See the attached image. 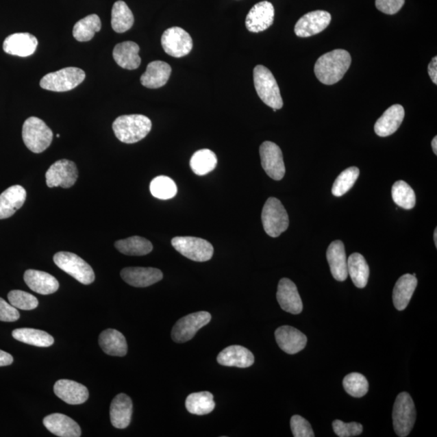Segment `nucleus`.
<instances>
[{"label":"nucleus","mask_w":437,"mask_h":437,"mask_svg":"<svg viewBox=\"0 0 437 437\" xmlns=\"http://www.w3.org/2000/svg\"><path fill=\"white\" fill-rule=\"evenodd\" d=\"M164 52L175 58L184 57L192 50L193 40L190 35L179 27H172L164 31L162 37Z\"/></svg>","instance_id":"nucleus-12"},{"label":"nucleus","mask_w":437,"mask_h":437,"mask_svg":"<svg viewBox=\"0 0 437 437\" xmlns=\"http://www.w3.org/2000/svg\"><path fill=\"white\" fill-rule=\"evenodd\" d=\"M12 336L18 341L39 347H49L55 342L51 334L37 329H16L12 332Z\"/></svg>","instance_id":"nucleus-34"},{"label":"nucleus","mask_w":437,"mask_h":437,"mask_svg":"<svg viewBox=\"0 0 437 437\" xmlns=\"http://www.w3.org/2000/svg\"><path fill=\"white\" fill-rule=\"evenodd\" d=\"M121 277L131 286L146 288L162 280L163 273L153 267H127L122 270Z\"/></svg>","instance_id":"nucleus-16"},{"label":"nucleus","mask_w":437,"mask_h":437,"mask_svg":"<svg viewBox=\"0 0 437 437\" xmlns=\"http://www.w3.org/2000/svg\"><path fill=\"white\" fill-rule=\"evenodd\" d=\"M262 168L272 179H283L285 172L282 151L275 142L266 141L262 142L260 149Z\"/></svg>","instance_id":"nucleus-13"},{"label":"nucleus","mask_w":437,"mask_h":437,"mask_svg":"<svg viewBox=\"0 0 437 437\" xmlns=\"http://www.w3.org/2000/svg\"><path fill=\"white\" fill-rule=\"evenodd\" d=\"M43 425L47 429L57 436L79 437L82 429L73 419L64 414L55 413L44 418Z\"/></svg>","instance_id":"nucleus-21"},{"label":"nucleus","mask_w":437,"mask_h":437,"mask_svg":"<svg viewBox=\"0 0 437 437\" xmlns=\"http://www.w3.org/2000/svg\"><path fill=\"white\" fill-rule=\"evenodd\" d=\"M22 138L27 149L34 153H41L51 145L53 132L42 119L30 117L22 127Z\"/></svg>","instance_id":"nucleus-4"},{"label":"nucleus","mask_w":437,"mask_h":437,"mask_svg":"<svg viewBox=\"0 0 437 437\" xmlns=\"http://www.w3.org/2000/svg\"><path fill=\"white\" fill-rule=\"evenodd\" d=\"M276 297L281 309L285 312L292 314L301 313L303 310L301 298L296 284L292 280L284 278L279 281Z\"/></svg>","instance_id":"nucleus-17"},{"label":"nucleus","mask_w":437,"mask_h":437,"mask_svg":"<svg viewBox=\"0 0 437 437\" xmlns=\"http://www.w3.org/2000/svg\"><path fill=\"white\" fill-rule=\"evenodd\" d=\"M8 299L12 306L22 310H33L38 306L37 298L21 290H12L8 293Z\"/></svg>","instance_id":"nucleus-43"},{"label":"nucleus","mask_w":437,"mask_h":437,"mask_svg":"<svg viewBox=\"0 0 437 437\" xmlns=\"http://www.w3.org/2000/svg\"><path fill=\"white\" fill-rule=\"evenodd\" d=\"M53 262L62 271L73 276L79 283L88 285L95 282V274L92 266L77 254L61 251L53 256Z\"/></svg>","instance_id":"nucleus-7"},{"label":"nucleus","mask_w":437,"mask_h":437,"mask_svg":"<svg viewBox=\"0 0 437 437\" xmlns=\"http://www.w3.org/2000/svg\"><path fill=\"white\" fill-rule=\"evenodd\" d=\"M150 191L155 198L166 200L175 197L177 188L175 182L171 177L159 176L151 181Z\"/></svg>","instance_id":"nucleus-40"},{"label":"nucleus","mask_w":437,"mask_h":437,"mask_svg":"<svg viewBox=\"0 0 437 437\" xmlns=\"http://www.w3.org/2000/svg\"><path fill=\"white\" fill-rule=\"evenodd\" d=\"M114 247L120 253L128 256L147 255L153 251V249L150 240L138 236L119 240L114 243Z\"/></svg>","instance_id":"nucleus-33"},{"label":"nucleus","mask_w":437,"mask_h":437,"mask_svg":"<svg viewBox=\"0 0 437 437\" xmlns=\"http://www.w3.org/2000/svg\"><path fill=\"white\" fill-rule=\"evenodd\" d=\"M405 0H376L375 5L379 11L387 15H395L401 10Z\"/></svg>","instance_id":"nucleus-46"},{"label":"nucleus","mask_w":437,"mask_h":437,"mask_svg":"<svg viewBox=\"0 0 437 437\" xmlns=\"http://www.w3.org/2000/svg\"><path fill=\"white\" fill-rule=\"evenodd\" d=\"M429 75L432 79V82L435 84H437V57L435 56L434 59L432 60L429 68Z\"/></svg>","instance_id":"nucleus-48"},{"label":"nucleus","mask_w":437,"mask_h":437,"mask_svg":"<svg viewBox=\"0 0 437 437\" xmlns=\"http://www.w3.org/2000/svg\"><path fill=\"white\" fill-rule=\"evenodd\" d=\"M13 363L12 355L3 350H0V367L8 366Z\"/></svg>","instance_id":"nucleus-49"},{"label":"nucleus","mask_w":437,"mask_h":437,"mask_svg":"<svg viewBox=\"0 0 437 437\" xmlns=\"http://www.w3.org/2000/svg\"><path fill=\"white\" fill-rule=\"evenodd\" d=\"M253 83L258 97L266 105L275 110L282 109L284 101L277 82L269 68L256 66L253 69Z\"/></svg>","instance_id":"nucleus-3"},{"label":"nucleus","mask_w":437,"mask_h":437,"mask_svg":"<svg viewBox=\"0 0 437 437\" xmlns=\"http://www.w3.org/2000/svg\"><path fill=\"white\" fill-rule=\"evenodd\" d=\"M418 281L416 276L405 274L397 281L393 291V302L397 310L403 311L409 305Z\"/></svg>","instance_id":"nucleus-30"},{"label":"nucleus","mask_w":437,"mask_h":437,"mask_svg":"<svg viewBox=\"0 0 437 437\" xmlns=\"http://www.w3.org/2000/svg\"><path fill=\"white\" fill-rule=\"evenodd\" d=\"M20 319L19 312L10 303L0 297V321L2 322L13 323Z\"/></svg>","instance_id":"nucleus-47"},{"label":"nucleus","mask_w":437,"mask_h":437,"mask_svg":"<svg viewBox=\"0 0 437 437\" xmlns=\"http://www.w3.org/2000/svg\"><path fill=\"white\" fill-rule=\"evenodd\" d=\"M101 29V22L99 16L92 14L83 18L74 25L73 37L78 42L90 41L96 33Z\"/></svg>","instance_id":"nucleus-37"},{"label":"nucleus","mask_w":437,"mask_h":437,"mask_svg":"<svg viewBox=\"0 0 437 437\" xmlns=\"http://www.w3.org/2000/svg\"><path fill=\"white\" fill-rule=\"evenodd\" d=\"M405 117V110L401 105H394L387 109L374 126V131L380 137L393 135L402 124Z\"/></svg>","instance_id":"nucleus-25"},{"label":"nucleus","mask_w":437,"mask_h":437,"mask_svg":"<svg viewBox=\"0 0 437 437\" xmlns=\"http://www.w3.org/2000/svg\"><path fill=\"white\" fill-rule=\"evenodd\" d=\"M434 242L436 245V247H437V229H436L434 231Z\"/></svg>","instance_id":"nucleus-51"},{"label":"nucleus","mask_w":437,"mask_h":437,"mask_svg":"<svg viewBox=\"0 0 437 437\" xmlns=\"http://www.w3.org/2000/svg\"><path fill=\"white\" fill-rule=\"evenodd\" d=\"M133 13L127 3L121 1L115 2L111 15V25L116 33L123 34L132 29L134 25Z\"/></svg>","instance_id":"nucleus-36"},{"label":"nucleus","mask_w":437,"mask_h":437,"mask_svg":"<svg viewBox=\"0 0 437 437\" xmlns=\"http://www.w3.org/2000/svg\"><path fill=\"white\" fill-rule=\"evenodd\" d=\"M25 282L32 291L42 295L55 293L60 288L59 281L47 272L27 270L24 275Z\"/></svg>","instance_id":"nucleus-27"},{"label":"nucleus","mask_w":437,"mask_h":437,"mask_svg":"<svg viewBox=\"0 0 437 437\" xmlns=\"http://www.w3.org/2000/svg\"><path fill=\"white\" fill-rule=\"evenodd\" d=\"M171 73V66L167 62H151L145 73L142 75L140 82L142 86L148 88H162L167 84Z\"/></svg>","instance_id":"nucleus-28"},{"label":"nucleus","mask_w":437,"mask_h":437,"mask_svg":"<svg viewBox=\"0 0 437 437\" xmlns=\"http://www.w3.org/2000/svg\"><path fill=\"white\" fill-rule=\"evenodd\" d=\"M263 229L271 238H278L288 229L289 218L284 205L276 198H269L262 212Z\"/></svg>","instance_id":"nucleus-5"},{"label":"nucleus","mask_w":437,"mask_h":437,"mask_svg":"<svg viewBox=\"0 0 437 437\" xmlns=\"http://www.w3.org/2000/svg\"><path fill=\"white\" fill-rule=\"evenodd\" d=\"M392 198L399 207L412 209L416 206V197L414 190L404 181L396 182L392 187Z\"/></svg>","instance_id":"nucleus-39"},{"label":"nucleus","mask_w":437,"mask_h":437,"mask_svg":"<svg viewBox=\"0 0 437 437\" xmlns=\"http://www.w3.org/2000/svg\"><path fill=\"white\" fill-rule=\"evenodd\" d=\"M347 271L355 287H366L369 277V266L363 255L359 253H352L347 260Z\"/></svg>","instance_id":"nucleus-32"},{"label":"nucleus","mask_w":437,"mask_h":437,"mask_svg":"<svg viewBox=\"0 0 437 437\" xmlns=\"http://www.w3.org/2000/svg\"><path fill=\"white\" fill-rule=\"evenodd\" d=\"M416 420V411L411 395L403 392L397 397L393 410V425L395 434L408 436Z\"/></svg>","instance_id":"nucleus-8"},{"label":"nucleus","mask_w":437,"mask_h":437,"mask_svg":"<svg viewBox=\"0 0 437 437\" xmlns=\"http://www.w3.org/2000/svg\"><path fill=\"white\" fill-rule=\"evenodd\" d=\"M86 77L82 69L65 68L45 75L40 82V86L48 91L68 92L79 86Z\"/></svg>","instance_id":"nucleus-6"},{"label":"nucleus","mask_w":437,"mask_h":437,"mask_svg":"<svg viewBox=\"0 0 437 437\" xmlns=\"http://www.w3.org/2000/svg\"><path fill=\"white\" fill-rule=\"evenodd\" d=\"M99 345L105 353L112 356H125L127 353L126 338L121 332L114 329H107L101 333Z\"/></svg>","instance_id":"nucleus-31"},{"label":"nucleus","mask_w":437,"mask_h":437,"mask_svg":"<svg viewBox=\"0 0 437 437\" xmlns=\"http://www.w3.org/2000/svg\"><path fill=\"white\" fill-rule=\"evenodd\" d=\"M217 361L224 366L245 369L252 366L254 356L251 351L242 346L232 345L218 355Z\"/></svg>","instance_id":"nucleus-23"},{"label":"nucleus","mask_w":437,"mask_h":437,"mask_svg":"<svg viewBox=\"0 0 437 437\" xmlns=\"http://www.w3.org/2000/svg\"><path fill=\"white\" fill-rule=\"evenodd\" d=\"M275 8L269 1H262L254 5L249 12L245 26L249 32L260 33L273 24Z\"/></svg>","instance_id":"nucleus-15"},{"label":"nucleus","mask_w":437,"mask_h":437,"mask_svg":"<svg viewBox=\"0 0 437 437\" xmlns=\"http://www.w3.org/2000/svg\"><path fill=\"white\" fill-rule=\"evenodd\" d=\"M151 130V120L142 114L120 116L113 123L116 137L125 144H135L145 139Z\"/></svg>","instance_id":"nucleus-2"},{"label":"nucleus","mask_w":437,"mask_h":437,"mask_svg":"<svg viewBox=\"0 0 437 437\" xmlns=\"http://www.w3.org/2000/svg\"><path fill=\"white\" fill-rule=\"evenodd\" d=\"M291 429L295 437H314V432L312 429L310 423L305 418L300 416H293L291 419Z\"/></svg>","instance_id":"nucleus-45"},{"label":"nucleus","mask_w":437,"mask_h":437,"mask_svg":"<svg viewBox=\"0 0 437 437\" xmlns=\"http://www.w3.org/2000/svg\"><path fill=\"white\" fill-rule=\"evenodd\" d=\"M351 64L349 52L345 50H334L325 53L316 60L314 73L321 83L332 86L345 77Z\"/></svg>","instance_id":"nucleus-1"},{"label":"nucleus","mask_w":437,"mask_h":437,"mask_svg":"<svg viewBox=\"0 0 437 437\" xmlns=\"http://www.w3.org/2000/svg\"><path fill=\"white\" fill-rule=\"evenodd\" d=\"M432 148L435 155H437V137L436 136H435L434 139L432 140Z\"/></svg>","instance_id":"nucleus-50"},{"label":"nucleus","mask_w":437,"mask_h":437,"mask_svg":"<svg viewBox=\"0 0 437 437\" xmlns=\"http://www.w3.org/2000/svg\"><path fill=\"white\" fill-rule=\"evenodd\" d=\"M332 21L331 13L318 10L301 16L295 25V34L300 38H309L327 28Z\"/></svg>","instance_id":"nucleus-14"},{"label":"nucleus","mask_w":437,"mask_h":437,"mask_svg":"<svg viewBox=\"0 0 437 437\" xmlns=\"http://www.w3.org/2000/svg\"><path fill=\"white\" fill-rule=\"evenodd\" d=\"M56 136H57V138H60V134H58V135Z\"/></svg>","instance_id":"nucleus-52"},{"label":"nucleus","mask_w":437,"mask_h":437,"mask_svg":"<svg viewBox=\"0 0 437 437\" xmlns=\"http://www.w3.org/2000/svg\"><path fill=\"white\" fill-rule=\"evenodd\" d=\"M342 386L347 393L355 398H361L369 391L366 377L358 373H352L347 375L343 379Z\"/></svg>","instance_id":"nucleus-42"},{"label":"nucleus","mask_w":437,"mask_h":437,"mask_svg":"<svg viewBox=\"0 0 437 437\" xmlns=\"http://www.w3.org/2000/svg\"><path fill=\"white\" fill-rule=\"evenodd\" d=\"M53 392L64 402L71 405H79L86 402L89 393L86 386L74 381L62 379L55 382Z\"/></svg>","instance_id":"nucleus-20"},{"label":"nucleus","mask_w":437,"mask_h":437,"mask_svg":"<svg viewBox=\"0 0 437 437\" xmlns=\"http://www.w3.org/2000/svg\"><path fill=\"white\" fill-rule=\"evenodd\" d=\"M334 434L340 437H352L360 436L363 432V426L359 423H345L334 421L332 423Z\"/></svg>","instance_id":"nucleus-44"},{"label":"nucleus","mask_w":437,"mask_h":437,"mask_svg":"<svg viewBox=\"0 0 437 437\" xmlns=\"http://www.w3.org/2000/svg\"><path fill=\"white\" fill-rule=\"evenodd\" d=\"M190 168L195 175L203 176L212 172L217 166L216 155L209 149H201L190 159Z\"/></svg>","instance_id":"nucleus-38"},{"label":"nucleus","mask_w":437,"mask_h":437,"mask_svg":"<svg viewBox=\"0 0 437 437\" xmlns=\"http://www.w3.org/2000/svg\"><path fill=\"white\" fill-rule=\"evenodd\" d=\"M78 169L77 164L71 160L62 159L53 163L46 173L47 185L62 188H71L77 181Z\"/></svg>","instance_id":"nucleus-11"},{"label":"nucleus","mask_w":437,"mask_h":437,"mask_svg":"<svg viewBox=\"0 0 437 437\" xmlns=\"http://www.w3.org/2000/svg\"><path fill=\"white\" fill-rule=\"evenodd\" d=\"M216 403L210 392L203 391L190 394L186 399V408L190 414L204 416L215 409Z\"/></svg>","instance_id":"nucleus-35"},{"label":"nucleus","mask_w":437,"mask_h":437,"mask_svg":"<svg viewBox=\"0 0 437 437\" xmlns=\"http://www.w3.org/2000/svg\"><path fill=\"white\" fill-rule=\"evenodd\" d=\"M212 315L206 311L196 312L178 320L173 327L172 340L177 343L188 342L200 329L211 322Z\"/></svg>","instance_id":"nucleus-10"},{"label":"nucleus","mask_w":437,"mask_h":437,"mask_svg":"<svg viewBox=\"0 0 437 437\" xmlns=\"http://www.w3.org/2000/svg\"><path fill=\"white\" fill-rule=\"evenodd\" d=\"M360 175V169L350 167L342 171L340 176L334 181L332 187V194L336 197H341L349 191L355 184Z\"/></svg>","instance_id":"nucleus-41"},{"label":"nucleus","mask_w":437,"mask_h":437,"mask_svg":"<svg viewBox=\"0 0 437 437\" xmlns=\"http://www.w3.org/2000/svg\"><path fill=\"white\" fill-rule=\"evenodd\" d=\"M26 190L19 185L9 187L0 195V220L12 216L23 207Z\"/></svg>","instance_id":"nucleus-24"},{"label":"nucleus","mask_w":437,"mask_h":437,"mask_svg":"<svg viewBox=\"0 0 437 437\" xmlns=\"http://www.w3.org/2000/svg\"><path fill=\"white\" fill-rule=\"evenodd\" d=\"M172 245L182 255L195 262L209 261L214 253L210 242L195 236H176L172 240Z\"/></svg>","instance_id":"nucleus-9"},{"label":"nucleus","mask_w":437,"mask_h":437,"mask_svg":"<svg viewBox=\"0 0 437 437\" xmlns=\"http://www.w3.org/2000/svg\"><path fill=\"white\" fill-rule=\"evenodd\" d=\"M38 39L29 33L9 35L4 40L3 49L8 55L28 57L34 55L38 47Z\"/></svg>","instance_id":"nucleus-18"},{"label":"nucleus","mask_w":437,"mask_h":437,"mask_svg":"<svg viewBox=\"0 0 437 437\" xmlns=\"http://www.w3.org/2000/svg\"><path fill=\"white\" fill-rule=\"evenodd\" d=\"M275 336L280 349L289 355L298 353L307 345L305 334L289 325H284L276 329Z\"/></svg>","instance_id":"nucleus-19"},{"label":"nucleus","mask_w":437,"mask_h":437,"mask_svg":"<svg viewBox=\"0 0 437 437\" xmlns=\"http://www.w3.org/2000/svg\"><path fill=\"white\" fill-rule=\"evenodd\" d=\"M327 258L333 277L337 281H345L349 276L347 260L345 245L341 240H334L329 245Z\"/></svg>","instance_id":"nucleus-26"},{"label":"nucleus","mask_w":437,"mask_h":437,"mask_svg":"<svg viewBox=\"0 0 437 437\" xmlns=\"http://www.w3.org/2000/svg\"><path fill=\"white\" fill-rule=\"evenodd\" d=\"M140 47L134 42H124L116 45L113 51L114 60L122 68L135 70L139 68L141 59Z\"/></svg>","instance_id":"nucleus-29"},{"label":"nucleus","mask_w":437,"mask_h":437,"mask_svg":"<svg viewBox=\"0 0 437 437\" xmlns=\"http://www.w3.org/2000/svg\"><path fill=\"white\" fill-rule=\"evenodd\" d=\"M132 413L133 403L130 397L125 394L116 396L110 405V414L112 425L116 429H126L130 425Z\"/></svg>","instance_id":"nucleus-22"}]
</instances>
